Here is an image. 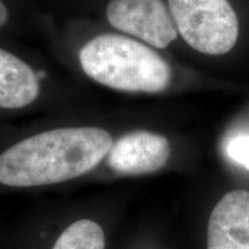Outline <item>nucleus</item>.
<instances>
[{
  "instance_id": "nucleus-10",
  "label": "nucleus",
  "mask_w": 249,
  "mask_h": 249,
  "mask_svg": "<svg viewBox=\"0 0 249 249\" xmlns=\"http://www.w3.org/2000/svg\"><path fill=\"white\" fill-rule=\"evenodd\" d=\"M113 249H150L142 244L139 236L128 232V227H123L118 236Z\"/></svg>"
},
{
  "instance_id": "nucleus-7",
  "label": "nucleus",
  "mask_w": 249,
  "mask_h": 249,
  "mask_svg": "<svg viewBox=\"0 0 249 249\" xmlns=\"http://www.w3.org/2000/svg\"><path fill=\"white\" fill-rule=\"evenodd\" d=\"M207 249H249V192L232 191L218 201L207 226Z\"/></svg>"
},
{
  "instance_id": "nucleus-5",
  "label": "nucleus",
  "mask_w": 249,
  "mask_h": 249,
  "mask_svg": "<svg viewBox=\"0 0 249 249\" xmlns=\"http://www.w3.org/2000/svg\"><path fill=\"white\" fill-rule=\"evenodd\" d=\"M107 17L118 30L157 49H165L178 36L176 24L161 0H111Z\"/></svg>"
},
{
  "instance_id": "nucleus-8",
  "label": "nucleus",
  "mask_w": 249,
  "mask_h": 249,
  "mask_svg": "<svg viewBox=\"0 0 249 249\" xmlns=\"http://www.w3.org/2000/svg\"><path fill=\"white\" fill-rule=\"evenodd\" d=\"M39 93L36 71L20 58L0 49V107L20 108Z\"/></svg>"
},
{
  "instance_id": "nucleus-3",
  "label": "nucleus",
  "mask_w": 249,
  "mask_h": 249,
  "mask_svg": "<svg viewBox=\"0 0 249 249\" xmlns=\"http://www.w3.org/2000/svg\"><path fill=\"white\" fill-rule=\"evenodd\" d=\"M121 229L117 217L91 211L43 217L24 229L20 249H113Z\"/></svg>"
},
{
  "instance_id": "nucleus-9",
  "label": "nucleus",
  "mask_w": 249,
  "mask_h": 249,
  "mask_svg": "<svg viewBox=\"0 0 249 249\" xmlns=\"http://www.w3.org/2000/svg\"><path fill=\"white\" fill-rule=\"evenodd\" d=\"M225 151L230 160L249 170V135L232 139L226 144Z\"/></svg>"
},
{
  "instance_id": "nucleus-6",
  "label": "nucleus",
  "mask_w": 249,
  "mask_h": 249,
  "mask_svg": "<svg viewBox=\"0 0 249 249\" xmlns=\"http://www.w3.org/2000/svg\"><path fill=\"white\" fill-rule=\"evenodd\" d=\"M171 157L169 140L160 134L136 130L113 142L107 164L120 176H142L163 169Z\"/></svg>"
},
{
  "instance_id": "nucleus-1",
  "label": "nucleus",
  "mask_w": 249,
  "mask_h": 249,
  "mask_svg": "<svg viewBox=\"0 0 249 249\" xmlns=\"http://www.w3.org/2000/svg\"><path fill=\"white\" fill-rule=\"evenodd\" d=\"M113 139L97 127H68L18 141L0 154V185L36 188L92 172L107 157Z\"/></svg>"
},
{
  "instance_id": "nucleus-4",
  "label": "nucleus",
  "mask_w": 249,
  "mask_h": 249,
  "mask_svg": "<svg viewBox=\"0 0 249 249\" xmlns=\"http://www.w3.org/2000/svg\"><path fill=\"white\" fill-rule=\"evenodd\" d=\"M171 15L185 42L204 54H225L234 48L239 22L227 0H169Z\"/></svg>"
},
{
  "instance_id": "nucleus-2",
  "label": "nucleus",
  "mask_w": 249,
  "mask_h": 249,
  "mask_svg": "<svg viewBox=\"0 0 249 249\" xmlns=\"http://www.w3.org/2000/svg\"><path fill=\"white\" fill-rule=\"evenodd\" d=\"M80 64L93 81L129 92L164 91L171 82V68L157 52L138 40L103 34L81 49Z\"/></svg>"
},
{
  "instance_id": "nucleus-11",
  "label": "nucleus",
  "mask_w": 249,
  "mask_h": 249,
  "mask_svg": "<svg viewBox=\"0 0 249 249\" xmlns=\"http://www.w3.org/2000/svg\"><path fill=\"white\" fill-rule=\"evenodd\" d=\"M8 21V11L4 2L0 0V28L5 26L6 22Z\"/></svg>"
},
{
  "instance_id": "nucleus-12",
  "label": "nucleus",
  "mask_w": 249,
  "mask_h": 249,
  "mask_svg": "<svg viewBox=\"0 0 249 249\" xmlns=\"http://www.w3.org/2000/svg\"><path fill=\"white\" fill-rule=\"evenodd\" d=\"M36 75H37V77H38V80H39V79H42V77L45 76V73H44V71H37Z\"/></svg>"
}]
</instances>
